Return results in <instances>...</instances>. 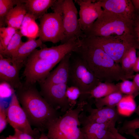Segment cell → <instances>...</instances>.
<instances>
[{"label":"cell","mask_w":139,"mask_h":139,"mask_svg":"<svg viewBox=\"0 0 139 139\" xmlns=\"http://www.w3.org/2000/svg\"><path fill=\"white\" fill-rule=\"evenodd\" d=\"M15 91L31 125L41 133L47 131L50 125L62 115L46 101L35 84L24 82Z\"/></svg>","instance_id":"cell-1"},{"label":"cell","mask_w":139,"mask_h":139,"mask_svg":"<svg viewBox=\"0 0 139 139\" xmlns=\"http://www.w3.org/2000/svg\"><path fill=\"white\" fill-rule=\"evenodd\" d=\"M79 42L74 52L85 60L90 71L101 82L113 83L133 78L100 48L83 39Z\"/></svg>","instance_id":"cell-2"},{"label":"cell","mask_w":139,"mask_h":139,"mask_svg":"<svg viewBox=\"0 0 139 139\" xmlns=\"http://www.w3.org/2000/svg\"><path fill=\"white\" fill-rule=\"evenodd\" d=\"M105 11L93 23L86 37H101L120 40L139 50L136 21Z\"/></svg>","instance_id":"cell-3"},{"label":"cell","mask_w":139,"mask_h":139,"mask_svg":"<svg viewBox=\"0 0 139 139\" xmlns=\"http://www.w3.org/2000/svg\"><path fill=\"white\" fill-rule=\"evenodd\" d=\"M87 102L77 104L55 120L47 130L49 139H85L80 127L79 116Z\"/></svg>","instance_id":"cell-4"},{"label":"cell","mask_w":139,"mask_h":139,"mask_svg":"<svg viewBox=\"0 0 139 139\" xmlns=\"http://www.w3.org/2000/svg\"><path fill=\"white\" fill-rule=\"evenodd\" d=\"M90 70L85 60L76 53L73 52L69 62L67 86L76 87L81 94L78 102L86 100V94L100 82Z\"/></svg>","instance_id":"cell-5"},{"label":"cell","mask_w":139,"mask_h":139,"mask_svg":"<svg viewBox=\"0 0 139 139\" xmlns=\"http://www.w3.org/2000/svg\"><path fill=\"white\" fill-rule=\"evenodd\" d=\"M54 12L62 15L64 37L61 44L76 38L81 39L86 37L81 29L77 18L78 12L72 0H56L51 7Z\"/></svg>","instance_id":"cell-6"},{"label":"cell","mask_w":139,"mask_h":139,"mask_svg":"<svg viewBox=\"0 0 139 139\" xmlns=\"http://www.w3.org/2000/svg\"><path fill=\"white\" fill-rule=\"evenodd\" d=\"M39 19L38 36L43 42L56 44L63 40L64 30L61 14L55 12L46 13Z\"/></svg>","instance_id":"cell-7"},{"label":"cell","mask_w":139,"mask_h":139,"mask_svg":"<svg viewBox=\"0 0 139 139\" xmlns=\"http://www.w3.org/2000/svg\"><path fill=\"white\" fill-rule=\"evenodd\" d=\"M6 111L8 123L14 129L29 134L38 139L40 134L37 129L32 128L27 116L14 93L11 98Z\"/></svg>","instance_id":"cell-8"},{"label":"cell","mask_w":139,"mask_h":139,"mask_svg":"<svg viewBox=\"0 0 139 139\" xmlns=\"http://www.w3.org/2000/svg\"><path fill=\"white\" fill-rule=\"evenodd\" d=\"M90 44L98 47L118 64L127 50L133 47L118 39L101 37H89L82 39Z\"/></svg>","instance_id":"cell-9"},{"label":"cell","mask_w":139,"mask_h":139,"mask_svg":"<svg viewBox=\"0 0 139 139\" xmlns=\"http://www.w3.org/2000/svg\"><path fill=\"white\" fill-rule=\"evenodd\" d=\"M67 86L65 83L40 85V92L50 106L64 114L71 108L66 95Z\"/></svg>","instance_id":"cell-10"},{"label":"cell","mask_w":139,"mask_h":139,"mask_svg":"<svg viewBox=\"0 0 139 139\" xmlns=\"http://www.w3.org/2000/svg\"><path fill=\"white\" fill-rule=\"evenodd\" d=\"M79 39L74 38L58 46L36 49L30 55L46 59L55 66L66 54L75 51L79 45Z\"/></svg>","instance_id":"cell-11"},{"label":"cell","mask_w":139,"mask_h":139,"mask_svg":"<svg viewBox=\"0 0 139 139\" xmlns=\"http://www.w3.org/2000/svg\"><path fill=\"white\" fill-rule=\"evenodd\" d=\"M95 1L75 0L80 6L79 22L81 29L86 36L103 11L98 0Z\"/></svg>","instance_id":"cell-12"},{"label":"cell","mask_w":139,"mask_h":139,"mask_svg":"<svg viewBox=\"0 0 139 139\" xmlns=\"http://www.w3.org/2000/svg\"><path fill=\"white\" fill-rule=\"evenodd\" d=\"M83 110H86L88 115H86L83 111L81 112L79 116L81 123L87 122L102 124L116 122L119 117L115 107L105 106L93 108L87 102L84 105Z\"/></svg>","instance_id":"cell-13"},{"label":"cell","mask_w":139,"mask_h":139,"mask_svg":"<svg viewBox=\"0 0 139 139\" xmlns=\"http://www.w3.org/2000/svg\"><path fill=\"white\" fill-rule=\"evenodd\" d=\"M23 65L16 63L11 58L0 54V82L6 84L15 90L22 85L20 77V70Z\"/></svg>","instance_id":"cell-14"},{"label":"cell","mask_w":139,"mask_h":139,"mask_svg":"<svg viewBox=\"0 0 139 139\" xmlns=\"http://www.w3.org/2000/svg\"><path fill=\"white\" fill-rule=\"evenodd\" d=\"M103 9L130 20H137L139 14L130 0H98Z\"/></svg>","instance_id":"cell-15"},{"label":"cell","mask_w":139,"mask_h":139,"mask_svg":"<svg viewBox=\"0 0 139 139\" xmlns=\"http://www.w3.org/2000/svg\"><path fill=\"white\" fill-rule=\"evenodd\" d=\"M72 52L68 53L63 57L57 67L50 72L44 81L39 83L40 85L47 86L62 83L67 84L69 60Z\"/></svg>","instance_id":"cell-16"},{"label":"cell","mask_w":139,"mask_h":139,"mask_svg":"<svg viewBox=\"0 0 139 139\" xmlns=\"http://www.w3.org/2000/svg\"><path fill=\"white\" fill-rule=\"evenodd\" d=\"M116 123L83 122L81 123V129L85 139H105L112 136L110 128Z\"/></svg>","instance_id":"cell-17"},{"label":"cell","mask_w":139,"mask_h":139,"mask_svg":"<svg viewBox=\"0 0 139 139\" xmlns=\"http://www.w3.org/2000/svg\"><path fill=\"white\" fill-rule=\"evenodd\" d=\"M46 47L40 38H29L22 42L13 56L11 58L14 62L23 66L30 55L38 47Z\"/></svg>","instance_id":"cell-18"},{"label":"cell","mask_w":139,"mask_h":139,"mask_svg":"<svg viewBox=\"0 0 139 139\" xmlns=\"http://www.w3.org/2000/svg\"><path fill=\"white\" fill-rule=\"evenodd\" d=\"M56 0H23L27 13L36 20L39 19L51 7Z\"/></svg>","instance_id":"cell-19"},{"label":"cell","mask_w":139,"mask_h":139,"mask_svg":"<svg viewBox=\"0 0 139 139\" xmlns=\"http://www.w3.org/2000/svg\"><path fill=\"white\" fill-rule=\"evenodd\" d=\"M120 92L118 84L113 83L101 82L90 92L86 95L88 100L94 98L103 97L114 92Z\"/></svg>","instance_id":"cell-20"},{"label":"cell","mask_w":139,"mask_h":139,"mask_svg":"<svg viewBox=\"0 0 139 139\" xmlns=\"http://www.w3.org/2000/svg\"><path fill=\"white\" fill-rule=\"evenodd\" d=\"M124 96L120 92H116L102 98L94 99V103L96 108L105 106L115 107L119 104Z\"/></svg>","instance_id":"cell-21"},{"label":"cell","mask_w":139,"mask_h":139,"mask_svg":"<svg viewBox=\"0 0 139 139\" xmlns=\"http://www.w3.org/2000/svg\"><path fill=\"white\" fill-rule=\"evenodd\" d=\"M22 36L20 31L17 30L6 48L4 50L0 51V54L4 57L12 58L22 42Z\"/></svg>","instance_id":"cell-22"},{"label":"cell","mask_w":139,"mask_h":139,"mask_svg":"<svg viewBox=\"0 0 139 139\" xmlns=\"http://www.w3.org/2000/svg\"><path fill=\"white\" fill-rule=\"evenodd\" d=\"M20 1V0H0V27H4L6 16Z\"/></svg>","instance_id":"cell-23"},{"label":"cell","mask_w":139,"mask_h":139,"mask_svg":"<svg viewBox=\"0 0 139 139\" xmlns=\"http://www.w3.org/2000/svg\"><path fill=\"white\" fill-rule=\"evenodd\" d=\"M17 30L12 27L0 28V51L4 50Z\"/></svg>","instance_id":"cell-24"},{"label":"cell","mask_w":139,"mask_h":139,"mask_svg":"<svg viewBox=\"0 0 139 139\" xmlns=\"http://www.w3.org/2000/svg\"><path fill=\"white\" fill-rule=\"evenodd\" d=\"M120 92L127 95H133L134 97L139 94L133 81L126 80L118 84Z\"/></svg>","instance_id":"cell-25"},{"label":"cell","mask_w":139,"mask_h":139,"mask_svg":"<svg viewBox=\"0 0 139 139\" xmlns=\"http://www.w3.org/2000/svg\"><path fill=\"white\" fill-rule=\"evenodd\" d=\"M81 94V91L77 87L67 86L66 95L71 108H74L76 106Z\"/></svg>","instance_id":"cell-26"},{"label":"cell","mask_w":139,"mask_h":139,"mask_svg":"<svg viewBox=\"0 0 139 139\" xmlns=\"http://www.w3.org/2000/svg\"><path fill=\"white\" fill-rule=\"evenodd\" d=\"M16 10V29H20L27 11L23 0H20V2L15 7Z\"/></svg>","instance_id":"cell-27"},{"label":"cell","mask_w":139,"mask_h":139,"mask_svg":"<svg viewBox=\"0 0 139 139\" xmlns=\"http://www.w3.org/2000/svg\"><path fill=\"white\" fill-rule=\"evenodd\" d=\"M139 128V118H136L131 120H125L118 131L120 133L126 134L128 132L136 131ZM139 135V131L137 133Z\"/></svg>","instance_id":"cell-28"},{"label":"cell","mask_w":139,"mask_h":139,"mask_svg":"<svg viewBox=\"0 0 139 139\" xmlns=\"http://www.w3.org/2000/svg\"><path fill=\"white\" fill-rule=\"evenodd\" d=\"M127 52L122 58L121 66L123 70L127 74L134 76L133 67L128 57Z\"/></svg>","instance_id":"cell-29"},{"label":"cell","mask_w":139,"mask_h":139,"mask_svg":"<svg viewBox=\"0 0 139 139\" xmlns=\"http://www.w3.org/2000/svg\"><path fill=\"white\" fill-rule=\"evenodd\" d=\"M5 24H7V26L12 27L17 30L16 29V10L15 7L6 16L5 20Z\"/></svg>","instance_id":"cell-30"},{"label":"cell","mask_w":139,"mask_h":139,"mask_svg":"<svg viewBox=\"0 0 139 139\" xmlns=\"http://www.w3.org/2000/svg\"><path fill=\"white\" fill-rule=\"evenodd\" d=\"M8 123L6 111L4 106L0 105V133L5 129Z\"/></svg>","instance_id":"cell-31"},{"label":"cell","mask_w":139,"mask_h":139,"mask_svg":"<svg viewBox=\"0 0 139 139\" xmlns=\"http://www.w3.org/2000/svg\"><path fill=\"white\" fill-rule=\"evenodd\" d=\"M136 49L135 48L131 47L127 52L128 57L133 67L136 62L137 58Z\"/></svg>","instance_id":"cell-32"},{"label":"cell","mask_w":139,"mask_h":139,"mask_svg":"<svg viewBox=\"0 0 139 139\" xmlns=\"http://www.w3.org/2000/svg\"><path fill=\"white\" fill-rule=\"evenodd\" d=\"M14 135L17 139H36L31 135L18 129H14Z\"/></svg>","instance_id":"cell-33"},{"label":"cell","mask_w":139,"mask_h":139,"mask_svg":"<svg viewBox=\"0 0 139 139\" xmlns=\"http://www.w3.org/2000/svg\"><path fill=\"white\" fill-rule=\"evenodd\" d=\"M115 125H112L110 128V131L115 139H128L120 133L115 127Z\"/></svg>","instance_id":"cell-34"},{"label":"cell","mask_w":139,"mask_h":139,"mask_svg":"<svg viewBox=\"0 0 139 139\" xmlns=\"http://www.w3.org/2000/svg\"><path fill=\"white\" fill-rule=\"evenodd\" d=\"M133 81L136 86L139 93V73L134 75L133 77Z\"/></svg>","instance_id":"cell-35"},{"label":"cell","mask_w":139,"mask_h":139,"mask_svg":"<svg viewBox=\"0 0 139 139\" xmlns=\"http://www.w3.org/2000/svg\"><path fill=\"white\" fill-rule=\"evenodd\" d=\"M133 70L134 72H139V56L137 57L136 62L133 67Z\"/></svg>","instance_id":"cell-36"},{"label":"cell","mask_w":139,"mask_h":139,"mask_svg":"<svg viewBox=\"0 0 139 139\" xmlns=\"http://www.w3.org/2000/svg\"><path fill=\"white\" fill-rule=\"evenodd\" d=\"M131 1L136 10L139 13V0H132Z\"/></svg>","instance_id":"cell-37"},{"label":"cell","mask_w":139,"mask_h":139,"mask_svg":"<svg viewBox=\"0 0 139 139\" xmlns=\"http://www.w3.org/2000/svg\"><path fill=\"white\" fill-rule=\"evenodd\" d=\"M138 16L136 21V31L138 41L139 43V13Z\"/></svg>","instance_id":"cell-38"},{"label":"cell","mask_w":139,"mask_h":139,"mask_svg":"<svg viewBox=\"0 0 139 139\" xmlns=\"http://www.w3.org/2000/svg\"><path fill=\"white\" fill-rule=\"evenodd\" d=\"M38 139H49L47 134H45L44 132H42Z\"/></svg>","instance_id":"cell-39"},{"label":"cell","mask_w":139,"mask_h":139,"mask_svg":"<svg viewBox=\"0 0 139 139\" xmlns=\"http://www.w3.org/2000/svg\"><path fill=\"white\" fill-rule=\"evenodd\" d=\"M4 139H17L16 137L14 135H10Z\"/></svg>","instance_id":"cell-40"},{"label":"cell","mask_w":139,"mask_h":139,"mask_svg":"<svg viewBox=\"0 0 139 139\" xmlns=\"http://www.w3.org/2000/svg\"><path fill=\"white\" fill-rule=\"evenodd\" d=\"M134 112L137 115L139 116V104L138 106L136 107Z\"/></svg>","instance_id":"cell-41"},{"label":"cell","mask_w":139,"mask_h":139,"mask_svg":"<svg viewBox=\"0 0 139 139\" xmlns=\"http://www.w3.org/2000/svg\"><path fill=\"white\" fill-rule=\"evenodd\" d=\"M105 139H115L112 135V136L109 137H108L107 138Z\"/></svg>","instance_id":"cell-42"}]
</instances>
